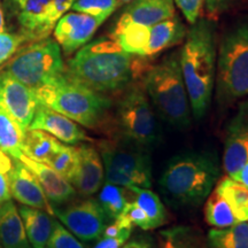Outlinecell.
Returning a JSON list of instances; mask_svg holds the SVG:
<instances>
[{"label": "cell", "mask_w": 248, "mask_h": 248, "mask_svg": "<svg viewBox=\"0 0 248 248\" xmlns=\"http://www.w3.org/2000/svg\"><path fill=\"white\" fill-rule=\"evenodd\" d=\"M121 248H153V245L147 239H135L125 243Z\"/></svg>", "instance_id": "40"}, {"label": "cell", "mask_w": 248, "mask_h": 248, "mask_svg": "<svg viewBox=\"0 0 248 248\" xmlns=\"http://www.w3.org/2000/svg\"><path fill=\"white\" fill-rule=\"evenodd\" d=\"M121 2H130V1H132V0H120Z\"/></svg>", "instance_id": "43"}, {"label": "cell", "mask_w": 248, "mask_h": 248, "mask_svg": "<svg viewBox=\"0 0 248 248\" xmlns=\"http://www.w3.org/2000/svg\"><path fill=\"white\" fill-rule=\"evenodd\" d=\"M18 160L22 161L36 176L52 206H62L75 199L76 190L74 186L47 164L36 162L23 153L21 154Z\"/></svg>", "instance_id": "19"}, {"label": "cell", "mask_w": 248, "mask_h": 248, "mask_svg": "<svg viewBox=\"0 0 248 248\" xmlns=\"http://www.w3.org/2000/svg\"><path fill=\"white\" fill-rule=\"evenodd\" d=\"M5 30V16H4V11H2L1 2H0V32Z\"/></svg>", "instance_id": "42"}, {"label": "cell", "mask_w": 248, "mask_h": 248, "mask_svg": "<svg viewBox=\"0 0 248 248\" xmlns=\"http://www.w3.org/2000/svg\"><path fill=\"white\" fill-rule=\"evenodd\" d=\"M78 164L70 184L83 197H91L100 190L105 181V169L101 155L91 145L77 147Z\"/></svg>", "instance_id": "17"}, {"label": "cell", "mask_w": 248, "mask_h": 248, "mask_svg": "<svg viewBox=\"0 0 248 248\" xmlns=\"http://www.w3.org/2000/svg\"><path fill=\"white\" fill-rule=\"evenodd\" d=\"M53 212L62 224L83 241L99 239L110 221L95 199L77 201L63 208H53Z\"/></svg>", "instance_id": "11"}, {"label": "cell", "mask_w": 248, "mask_h": 248, "mask_svg": "<svg viewBox=\"0 0 248 248\" xmlns=\"http://www.w3.org/2000/svg\"><path fill=\"white\" fill-rule=\"evenodd\" d=\"M0 246L2 248H32L18 209L12 200L0 203Z\"/></svg>", "instance_id": "21"}, {"label": "cell", "mask_w": 248, "mask_h": 248, "mask_svg": "<svg viewBox=\"0 0 248 248\" xmlns=\"http://www.w3.org/2000/svg\"><path fill=\"white\" fill-rule=\"evenodd\" d=\"M128 188L133 193L135 202L146 214L150 223V230L159 228L166 223L167 212L159 195L150 188L138 187V186H129Z\"/></svg>", "instance_id": "26"}, {"label": "cell", "mask_w": 248, "mask_h": 248, "mask_svg": "<svg viewBox=\"0 0 248 248\" xmlns=\"http://www.w3.org/2000/svg\"><path fill=\"white\" fill-rule=\"evenodd\" d=\"M9 191L12 197L23 206L45 210L54 215L53 207L46 198L38 179L22 161L14 157L13 168L9 172Z\"/></svg>", "instance_id": "15"}, {"label": "cell", "mask_w": 248, "mask_h": 248, "mask_svg": "<svg viewBox=\"0 0 248 248\" xmlns=\"http://www.w3.org/2000/svg\"><path fill=\"white\" fill-rule=\"evenodd\" d=\"M74 2L75 0H4V6L20 27V35L32 43L48 38Z\"/></svg>", "instance_id": "10"}, {"label": "cell", "mask_w": 248, "mask_h": 248, "mask_svg": "<svg viewBox=\"0 0 248 248\" xmlns=\"http://www.w3.org/2000/svg\"><path fill=\"white\" fill-rule=\"evenodd\" d=\"M208 243L212 248H248V221L224 229H212Z\"/></svg>", "instance_id": "27"}, {"label": "cell", "mask_w": 248, "mask_h": 248, "mask_svg": "<svg viewBox=\"0 0 248 248\" xmlns=\"http://www.w3.org/2000/svg\"><path fill=\"white\" fill-rule=\"evenodd\" d=\"M144 84L161 119L175 128L190 125L191 106L179 63V49L152 67Z\"/></svg>", "instance_id": "5"}, {"label": "cell", "mask_w": 248, "mask_h": 248, "mask_svg": "<svg viewBox=\"0 0 248 248\" xmlns=\"http://www.w3.org/2000/svg\"><path fill=\"white\" fill-rule=\"evenodd\" d=\"M13 168V157L0 150V203L11 200L9 191V172Z\"/></svg>", "instance_id": "35"}, {"label": "cell", "mask_w": 248, "mask_h": 248, "mask_svg": "<svg viewBox=\"0 0 248 248\" xmlns=\"http://www.w3.org/2000/svg\"><path fill=\"white\" fill-rule=\"evenodd\" d=\"M46 248H86L61 223L54 221L53 230Z\"/></svg>", "instance_id": "33"}, {"label": "cell", "mask_w": 248, "mask_h": 248, "mask_svg": "<svg viewBox=\"0 0 248 248\" xmlns=\"http://www.w3.org/2000/svg\"><path fill=\"white\" fill-rule=\"evenodd\" d=\"M238 182H240L241 184H243L245 187L248 190V160L247 162L244 164V167L241 168L240 172H239V176H238L237 178Z\"/></svg>", "instance_id": "41"}, {"label": "cell", "mask_w": 248, "mask_h": 248, "mask_svg": "<svg viewBox=\"0 0 248 248\" xmlns=\"http://www.w3.org/2000/svg\"><path fill=\"white\" fill-rule=\"evenodd\" d=\"M33 92L39 104L89 129L100 126L111 107L109 98L76 82L66 70Z\"/></svg>", "instance_id": "4"}, {"label": "cell", "mask_w": 248, "mask_h": 248, "mask_svg": "<svg viewBox=\"0 0 248 248\" xmlns=\"http://www.w3.org/2000/svg\"><path fill=\"white\" fill-rule=\"evenodd\" d=\"M226 0H204V8L209 16H216L224 7Z\"/></svg>", "instance_id": "39"}, {"label": "cell", "mask_w": 248, "mask_h": 248, "mask_svg": "<svg viewBox=\"0 0 248 248\" xmlns=\"http://www.w3.org/2000/svg\"><path fill=\"white\" fill-rule=\"evenodd\" d=\"M105 181L123 187L138 186L151 188L152 164L146 148L122 141V144L104 141L100 145Z\"/></svg>", "instance_id": "9"}, {"label": "cell", "mask_w": 248, "mask_h": 248, "mask_svg": "<svg viewBox=\"0 0 248 248\" xmlns=\"http://www.w3.org/2000/svg\"><path fill=\"white\" fill-rule=\"evenodd\" d=\"M62 142L42 130L28 129L24 135L22 153L36 162L47 164L52 156L60 150Z\"/></svg>", "instance_id": "23"}, {"label": "cell", "mask_w": 248, "mask_h": 248, "mask_svg": "<svg viewBox=\"0 0 248 248\" xmlns=\"http://www.w3.org/2000/svg\"><path fill=\"white\" fill-rule=\"evenodd\" d=\"M248 160V104L240 106L228 125L223 153V168L229 177L237 181Z\"/></svg>", "instance_id": "13"}, {"label": "cell", "mask_w": 248, "mask_h": 248, "mask_svg": "<svg viewBox=\"0 0 248 248\" xmlns=\"http://www.w3.org/2000/svg\"><path fill=\"white\" fill-rule=\"evenodd\" d=\"M67 75L93 91L119 92L128 89L136 75L135 55L111 38H99L80 47L68 61Z\"/></svg>", "instance_id": "1"}, {"label": "cell", "mask_w": 248, "mask_h": 248, "mask_svg": "<svg viewBox=\"0 0 248 248\" xmlns=\"http://www.w3.org/2000/svg\"><path fill=\"white\" fill-rule=\"evenodd\" d=\"M215 191L228 202L238 222L248 221V190L229 176L223 177Z\"/></svg>", "instance_id": "24"}, {"label": "cell", "mask_w": 248, "mask_h": 248, "mask_svg": "<svg viewBox=\"0 0 248 248\" xmlns=\"http://www.w3.org/2000/svg\"><path fill=\"white\" fill-rule=\"evenodd\" d=\"M26 132L15 120L0 107V150L11 157L18 159L22 154V144Z\"/></svg>", "instance_id": "25"}, {"label": "cell", "mask_w": 248, "mask_h": 248, "mask_svg": "<svg viewBox=\"0 0 248 248\" xmlns=\"http://www.w3.org/2000/svg\"><path fill=\"white\" fill-rule=\"evenodd\" d=\"M215 94L222 108L248 95V17L231 27L221 40L216 62Z\"/></svg>", "instance_id": "6"}, {"label": "cell", "mask_w": 248, "mask_h": 248, "mask_svg": "<svg viewBox=\"0 0 248 248\" xmlns=\"http://www.w3.org/2000/svg\"><path fill=\"white\" fill-rule=\"evenodd\" d=\"M1 70L35 90L63 74L66 67L57 40L45 38L21 48Z\"/></svg>", "instance_id": "7"}, {"label": "cell", "mask_w": 248, "mask_h": 248, "mask_svg": "<svg viewBox=\"0 0 248 248\" xmlns=\"http://www.w3.org/2000/svg\"><path fill=\"white\" fill-rule=\"evenodd\" d=\"M122 4L120 0H75L70 9L91 15L104 23Z\"/></svg>", "instance_id": "31"}, {"label": "cell", "mask_w": 248, "mask_h": 248, "mask_svg": "<svg viewBox=\"0 0 248 248\" xmlns=\"http://www.w3.org/2000/svg\"><path fill=\"white\" fill-rule=\"evenodd\" d=\"M172 16H175L173 0H132L121 14L114 30L128 26L152 27Z\"/></svg>", "instance_id": "18"}, {"label": "cell", "mask_w": 248, "mask_h": 248, "mask_svg": "<svg viewBox=\"0 0 248 248\" xmlns=\"http://www.w3.org/2000/svg\"><path fill=\"white\" fill-rule=\"evenodd\" d=\"M29 129L42 130L53 136L59 141L67 145L88 140L89 137L84 130L69 117L62 115L51 108L39 104L37 105L35 115L31 121Z\"/></svg>", "instance_id": "16"}, {"label": "cell", "mask_w": 248, "mask_h": 248, "mask_svg": "<svg viewBox=\"0 0 248 248\" xmlns=\"http://www.w3.org/2000/svg\"><path fill=\"white\" fill-rule=\"evenodd\" d=\"M173 2L181 9L186 21L190 24H193L200 16L204 0H173Z\"/></svg>", "instance_id": "36"}, {"label": "cell", "mask_w": 248, "mask_h": 248, "mask_svg": "<svg viewBox=\"0 0 248 248\" xmlns=\"http://www.w3.org/2000/svg\"><path fill=\"white\" fill-rule=\"evenodd\" d=\"M161 248H195L188 229L176 226L161 232Z\"/></svg>", "instance_id": "32"}, {"label": "cell", "mask_w": 248, "mask_h": 248, "mask_svg": "<svg viewBox=\"0 0 248 248\" xmlns=\"http://www.w3.org/2000/svg\"><path fill=\"white\" fill-rule=\"evenodd\" d=\"M130 235H131V232H124V233L114 235V237L101 235L100 240L93 248H121L128 241Z\"/></svg>", "instance_id": "38"}, {"label": "cell", "mask_w": 248, "mask_h": 248, "mask_svg": "<svg viewBox=\"0 0 248 248\" xmlns=\"http://www.w3.org/2000/svg\"><path fill=\"white\" fill-rule=\"evenodd\" d=\"M23 221L28 240L32 248H46L53 230L54 219L51 214L32 207L21 206L18 208Z\"/></svg>", "instance_id": "22"}, {"label": "cell", "mask_w": 248, "mask_h": 248, "mask_svg": "<svg viewBox=\"0 0 248 248\" xmlns=\"http://www.w3.org/2000/svg\"><path fill=\"white\" fill-rule=\"evenodd\" d=\"M185 36L186 28L184 23L176 16L148 27L144 58L154 57L167 48L179 44Z\"/></svg>", "instance_id": "20"}, {"label": "cell", "mask_w": 248, "mask_h": 248, "mask_svg": "<svg viewBox=\"0 0 248 248\" xmlns=\"http://www.w3.org/2000/svg\"><path fill=\"white\" fill-rule=\"evenodd\" d=\"M115 122L123 141L150 148L160 140V126L145 89L128 88L116 106Z\"/></svg>", "instance_id": "8"}, {"label": "cell", "mask_w": 248, "mask_h": 248, "mask_svg": "<svg viewBox=\"0 0 248 248\" xmlns=\"http://www.w3.org/2000/svg\"><path fill=\"white\" fill-rule=\"evenodd\" d=\"M101 24L91 15L78 12L66 13L55 24L54 38L63 53L71 55L88 44Z\"/></svg>", "instance_id": "14"}, {"label": "cell", "mask_w": 248, "mask_h": 248, "mask_svg": "<svg viewBox=\"0 0 248 248\" xmlns=\"http://www.w3.org/2000/svg\"><path fill=\"white\" fill-rule=\"evenodd\" d=\"M218 176V161L213 152H185L169 161L159 186L170 206L198 207L212 193Z\"/></svg>", "instance_id": "3"}, {"label": "cell", "mask_w": 248, "mask_h": 248, "mask_svg": "<svg viewBox=\"0 0 248 248\" xmlns=\"http://www.w3.org/2000/svg\"><path fill=\"white\" fill-rule=\"evenodd\" d=\"M204 218L209 225L216 229H224L238 223L230 206L223 198L214 191L207 198L204 207Z\"/></svg>", "instance_id": "28"}, {"label": "cell", "mask_w": 248, "mask_h": 248, "mask_svg": "<svg viewBox=\"0 0 248 248\" xmlns=\"http://www.w3.org/2000/svg\"><path fill=\"white\" fill-rule=\"evenodd\" d=\"M27 43L20 33L0 32V64L8 61L20 49V46Z\"/></svg>", "instance_id": "34"}, {"label": "cell", "mask_w": 248, "mask_h": 248, "mask_svg": "<svg viewBox=\"0 0 248 248\" xmlns=\"http://www.w3.org/2000/svg\"><path fill=\"white\" fill-rule=\"evenodd\" d=\"M186 31L179 63L192 114L200 120L212 104L216 78V28L209 18H198Z\"/></svg>", "instance_id": "2"}, {"label": "cell", "mask_w": 248, "mask_h": 248, "mask_svg": "<svg viewBox=\"0 0 248 248\" xmlns=\"http://www.w3.org/2000/svg\"><path fill=\"white\" fill-rule=\"evenodd\" d=\"M124 188L123 186L111 183H105V185L101 186L98 202L109 219L117 218L129 202Z\"/></svg>", "instance_id": "29"}, {"label": "cell", "mask_w": 248, "mask_h": 248, "mask_svg": "<svg viewBox=\"0 0 248 248\" xmlns=\"http://www.w3.org/2000/svg\"><path fill=\"white\" fill-rule=\"evenodd\" d=\"M122 214L132 223L133 226H138L142 230H150V223H148L146 214L135 201L126 203Z\"/></svg>", "instance_id": "37"}, {"label": "cell", "mask_w": 248, "mask_h": 248, "mask_svg": "<svg viewBox=\"0 0 248 248\" xmlns=\"http://www.w3.org/2000/svg\"><path fill=\"white\" fill-rule=\"evenodd\" d=\"M37 105L38 100L32 89L0 70V107L13 117L24 132L29 129Z\"/></svg>", "instance_id": "12"}, {"label": "cell", "mask_w": 248, "mask_h": 248, "mask_svg": "<svg viewBox=\"0 0 248 248\" xmlns=\"http://www.w3.org/2000/svg\"><path fill=\"white\" fill-rule=\"evenodd\" d=\"M78 164V152L77 147L62 144L60 150L55 153L47 162V166L60 173L68 182H71L75 175Z\"/></svg>", "instance_id": "30"}]
</instances>
